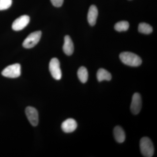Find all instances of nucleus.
<instances>
[{
    "label": "nucleus",
    "mask_w": 157,
    "mask_h": 157,
    "mask_svg": "<svg viewBox=\"0 0 157 157\" xmlns=\"http://www.w3.org/2000/svg\"><path fill=\"white\" fill-rule=\"evenodd\" d=\"M52 5L55 7H60L63 5L64 0H50Z\"/></svg>",
    "instance_id": "obj_18"
},
{
    "label": "nucleus",
    "mask_w": 157,
    "mask_h": 157,
    "mask_svg": "<svg viewBox=\"0 0 157 157\" xmlns=\"http://www.w3.org/2000/svg\"><path fill=\"white\" fill-rule=\"evenodd\" d=\"M140 147L141 154L144 157H151L154 154V147L152 142L149 138L143 137L140 142Z\"/></svg>",
    "instance_id": "obj_2"
},
{
    "label": "nucleus",
    "mask_w": 157,
    "mask_h": 157,
    "mask_svg": "<svg viewBox=\"0 0 157 157\" xmlns=\"http://www.w3.org/2000/svg\"><path fill=\"white\" fill-rule=\"evenodd\" d=\"M97 77L99 82H101L105 80L109 81L112 78V76L111 74L107 70L101 68L99 69L97 72Z\"/></svg>",
    "instance_id": "obj_13"
},
{
    "label": "nucleus",
    "mask_w": 157,
    "mask_h": 157,
    "mask_svg": "<svg viewBox=\"0 0 157 157\" xmlns=\"http://www.w3.org/2000/svg\"><path fill=\"white\" fill-rule=\"evenodd\" d=\"M77 127L76 121L73 119L70 118L66 120L62 124V130L65 133H69L75 131Z\"/></svg>",
    "instance_id": "obj_9"
},
{
    "label": "nucleus",
    "mask_w": 157,
    "mask_h": 157,
    "mask_svg": "<svg viewBox=\"0 0 157 157\" xmlns=\"http://www.w3.org/2000/svg\"><path fill=\"white\" fill-rule=\"evenodd\" d=\"M142 107V100L140 94L135 93L132 98L131 105V110L132 113L135 115L140 113Z\"/></svg>",
    "instance_id": "obj_6"
},
{
    "label": "nucleus",
    "mask_w": 157,
    "mask_h": 157,
    "mask_svg": "<svg viewBox=\"0 0 157 157\" xmlns=\"http://www.w3.org/2000/svg\"><path fill=\"white\" fill-rule=\"evenodd\" d=\"M120 58L123 63L131 67H138L142 63V60L140 57L135 53L128 52L121 53Z\"/></svg>",
    "instance_id": "obj_1"
},
{
    "label": "nucleus",
    "mask_w": 157,
    "mask_h": 157,
    "mask_svg": "<svg viewBox=\"0 0 157 157\" xmlns=\"http://www.w3.org/2000/svg\"><path fill=\"white\" fill-rule=\"evenodd\" d=\"M12 3V0H0V11L9 9Z\"/></svg>",
    "instance_id": "obj_17"
},
{
    "label": "nucleus",
    "mask_w": 157,
    "mask_h": 157,
    "mask_svg": "<svg viewBox=\"0 0 157 157\" xmlns=\"http://www.w3.org/2000/svg\"><path fill=\"white\" fill-rule=\"evenodd\" d=\"M25 113L31 124L36 126L39 123V114L37 109L34 107H28L26 108Z\"/></svg>",
    "instance_id": "obj_8"
},
{
    "label": "nucleus",
    "mask_w": 157,
    "mask_h": 157,
    "mask_svg": "<svg viewBox=\"0 0 157 157\" xmlns=\"http://www.w3.org/2000/svg\"><path fill=\"white\" fill-rule=\"evenodd\" d=\"M77 75L79 80L82 83H85L88 78V73L87 69L84 67H80L77 72Z\"/></svg>",
    "instance_id": "obj_14"
},
{
    "label": "nucleus",
    "mask_w": 157,
    "mask_h": 157,
    "mask_svg": "<svg viewBox=\"0 0 157 157\" xmlns=\"http://www.w3.org/2000/svg\"><path fill=\"white\" fill-rule=\"evenodd\" d=\"M98 14V10L97 7L94 5L91 6L89 9L87 15L88 21L90 25L94 26L96 24Z\"/></svg>",
    "instance_id": "obj_10"
},
{
    "label": "nucleus",
    "mask_w": 157,
    "mask_h": 157,
    "mask_svg": "<svg viewBox=\"0 0 157 157\" xmlns=\"http://www.w3.org/2000/svg\"><path fill=\"white\" fill-rule=\"evenodd\" d=\"M138 31L141 33L149 34L152 32V27L146 23H140L138 26Z\"/></svg>",
    "instance_id": "obj_15"
},
{
    "label": "nucleus",
    "mask_w": 157,
    "mask_h": 157,
    "mask_svg": "<svg viewBox=\"0 0 157 157\" xmlns=\"http://www.w3.org/2000/svg\"><path fill=\"white\" fill-rule=\"evenodd\" d=\"M42 36L41 31H36L29 35L23 43L24 48H30L34 47L39 42Z\"/></svg>",
    "instance_id": "obj_4"
},
{
    "label": "nucleus",
    "mask_w": 157,
    "mask_h": 157,
    "mask_svg": "<svg viewBox=\"0 0 157 157\" xmlns=\"http://www.w3.org/2000/svg\"><path fill=\"white\" fill-rule=\"evenodd\" d=\"M5 77L10 78H16L21 74V67L19 64L16 63L10 65L5 68L2 73Z\"/></svg>",
    "instance_id": "obj_3"
},
{
    "label": "nucleus",
    "mask_w": 157,
    "mask_h": 157,
    "mask_svg": "<svg viewBox=\"0 0 157 157\" xmlns=\"http://www.w3.org/2000/svg\"><path fill=\"white\" fill-rule=\"evenodd\" d=\"M129 27V23L128 21H124L117 23L114 26V29L116 30L119 32L127 31Z\"/></svg>",
    "instance_id": "obj_16"
},
{
    "label": "nucleus",
    "mask_w": 157,
    "mask_h": 157,
    "mask_svg": "<svg viewBox=\"0 0 157 157\" xmlns=\"http://www.w3.org/2000/svg\"><path fill=\"white\" fill-rule=\"evenodd\" d=\"M113 134L117 142L122 143L125 140V134L121 127L116 126L113 130Z\"/></svg>",
    "instance_id": "obj_12"
},
{
    "label": "nucleus",
    "mask_w": 157,
    "mask_h": 157,
    "mask_svg": "<svg viewBox=\"0 0 157 157\" xmlns=\"http://www.w3.org/2000/svg\"><path fill=\"white\" fill-rule=\"evenodd\" d=\"M63 50L64 53L68 56L71 55L73 53L74 51V45L70 36H66L65 37Z\"/></svg>",
    "instance_id": "obj_11"
},
{
    "label": "nucleus",
    "mask_w": 157,
    "mask_h": 157,
    "mask_svg": "<svg viewBox=\"0 0 157 157\" xmlns=\"http://www.w3.org/2000/svg\"><path fill=\"white\" fill-rule=\"evenodd\" d=\"M30 17L28 15H23L18 17L13 22L12 28L14 31L21 30L28 25Z\"/></svg>",
    "instance_id": "obj_7"
},
{
    "label": "nucleus",
    "mask_w": 157,
    "mask_h": 157,
    "mask_svg": "<svg viewBox=\"0 0 157 157\" xmlns=\"http://www.w3.org/2000/svg\"><path fill=\"white\" fill-rule=\"evenodd\" d=\"M49 70L54 78L56 80H60L61 78L62 72L58 59L54 58L51 60L49 64Z\"/></svg>",
    "instance_id": "obj_5"
}]
</instances>
